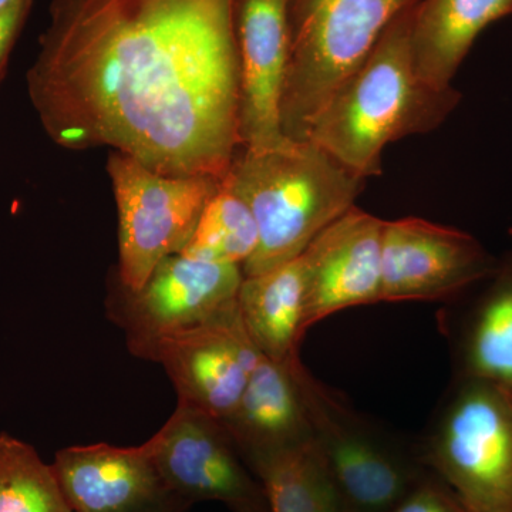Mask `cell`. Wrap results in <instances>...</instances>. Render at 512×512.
<instances>
[{
	"instance_id": "obj_1",
	"label": "cell",
	"mask_w": 512,
	"mask_h": 512,
	"mask_svg": "<svg viewBox=\"0 0 512 512\" xmlns=\"http://www.w3.org/2000/svg\"><path fill=\"white\" fill-rule=\"evenodd\" d=\"M26 83L47 136L224 180L239 150L235 0H52Z\"/></svg>"
},
{
	"instance_id": "obj_2",
	"label": "cell",
	"mask_w": 512,
	"mask_h": 512,
	"mask_svg": "<svg viewBox=\"0 0 512 512\" xmlns=\"http://www.w3.org/2000/svg\"><path fill=\"white\" fill-rule=\"evenodd\" d=\"M417 5L393 20L365 62L320 111L309 134L308 141L366 180L382 173L384 148L436 130L460 103L456 87L437 89L417 73Z\"/></svg>"
},
{
	"instance_id": "obj_3",
	"label": "cell",
	"mask_w": 512,
	"mask_h": 512,
	"mask_svg": "<svg viewBox=\"0 0 512 512\" xmlns=\"http://www.w3.org/2000/svg\"><path fill=\"white\" fill-rule=\"evenodd\" d=\"M366 181L312 141L288 140L268 150L239 148L224 183L247 202L259 232L258 248L242 266L244 276L299 258L355 205Z\"/></svg>"
},
{
	"instance_id": "obj_4",
	"label": "cell",
	"mask_w": 512,
	"mask_h": 512,
	"mask_svg": "<svg viewBox=\"0 0 512 512\" xmlns=\"http://www.w3.org/2000/svg\"><path fill=\"white\" fill-rule=\"evenodd\" d=\"M420 0H291V56L281 124L284 136L308 141L333 94L359 69L380 37Z\"/></svg>"
},
{
	"instance_id": "obj_5",
	"label": "cell",
	"mask_w": 512,
	"mask_h": 512,
	"mask_svg": "<svg viewBox=\"0 0 512 512\" xmlns=\"http://www.w3.org/2000/svg\"><path fill=\"white\" fill-rule=\"evenodd\" d=\"M420 460L470 512H512V392L456 377Z\"/></svg>"
},
{
	"instance_id": "obj_6",
	"label": "cell",
	"mask_w": 512,
	"mask_h": 512,
	"mask_svg": "<svg viewBox=\"0 0 512 512\" xmlns=\"http://www.w3.org/2000/svg\"><path fill=\"white\" fill-rule=\"evenodd\" d=\"M107 173L119 212L121 286L138 292L164 258L183 251L222 180L160 174L116 150Z\"/></svg>"
},
{
	"instance_id": "obj_7",
	"label": "cell",
	"mask_w": 512,
	"mask_h": 512,
	"mask_svg": "<svg viewBox=\"0 0 512 512\" xmlns=\"http://www.w3.org/2000/svg\"><path fill=\"white\" fill-rule=\"evenodd\" d=\"M291 367L313 437L346 511H392L420 481L402 446L318 382L299 356L291 360Z\"/></svg>"
},
{
	"instance_id": "obj_8",
	"label": "cell",
	"mask_w": 512,
	"mask_h": 512,
	"mask_svg": "<svg viewBox=\"0 0 512 512\" xmlns=\"http://www.w3.org/2000/svg\"><path fill=\"white\" fill-rule=\"evenodd\" d=\"M160 363L178 393V403L212 419L234 412L262 353L252 343L238 309L205 325L128 346Z\"/></svg>"
},
{
	"instance_id": "obj_9",
	"label": "cell",
	"mask_w": 512,
	"mask_h": 512,
	"mask_svg": "<svg viewBox=\"0 0 512 512\" xmlns=\"http://www.w3.org/2000/svg\"><path fill=\"white\" fill-rule=\"evenodd\" d=\"M144 446L165 487L185 504L214 500L234 512H269L264 490L242 467L234 441L208 414L178 403Z\"/></svg>"
},
{
	"instance_id": "obj_10",
	"label": "cell",
	"mask_w": 512,
	"mask_h": 512,
	"mask_svg": "<svg viewBox=\"0 0 512 512\" xmlns=\"http://www.w3.org/2000/svg\"><path fill=\"white\" fill-rule=\"evenodd\" d=\"M497 261L460 229L416 217L386 221L382 302L456 301L484 281Z\"/></svg>"
},
{
	"instance_id": "obj_11",
	"label": "cell",
	"mask_w": 512,
	"mask_h": 512,
	"mask_svg": "<svg viewBox=\"0 0 512 512\" xmlns=\"http://www.w3.org/2000/svg\"><path fill=\"white\" fill-rule=\"evenodd\" d=\"M242 266L167 256L138 292H127L114 320L127 333L128 346L205 325L238 309Z\"/></svg>"
},
{
	"instance_id": "obj_12",
	"label": "cell",
	"mask_w": 512,
	"mask_h": 512,
	"mask_svg": "<svg viewBox=\"0 0 512 512\" xmlns=\"http://www.w3.org/2000/svg\"><path fill=\"white\" fill-rule=\"evenodd\" d=\"M291 0H235L239 57V148L285 144L281 124L289 56Z\"/></svg>"
},
{
	"instance_id": "obj_13",
	"label": "cell",
	"mask_w": 512,
	"mask_h": 512,
	"mask_svg": "<svg viewBox=\"0 0 512 512\" xmlns=\"http://www.w3.org/2000/svg\"><path fill=\"white\" fill-rule=\"evenodd\" d=\"M384 224L353 205L303 251L308 329L333 313L382 302Z\"/></svg>"
},
{
	"instance_id": "obj_14",
	"label": "cell",
	"mask_w": 512,
	"mask_h": 512,
	"mask_svg": "<svg viewBox=\"0 0 512 512\" xmlns=\"http://www.w3.org/2000/svg\"><path fill=\"white\" fill-rule=\"evenodd\" d=\"M52 466L74 512H133L180 500L165 487L144 444L66 447Z\"/></svg>"
},
{
	"instance_id": "obj_15",
	"label": "cell",
	"mask_w": 512,
	"mask_h": 512,
	"mask_svg": "<svg viewBox=\"0 0 512 512\" xmlns=\"http://www.w3.org/2000/svg\"><path fill=\"white\" fill-rule=\"evenodd\" d=\"M474 289L447 326L456 377L512 392V251Z\"/></svg>"
},
{
	"instance_id": "obj_16",
	"label": "cell",
	"mask_w": 512,
	"mask_h": 512,
	"mask_svg": "<svg viewBox=\"0 0 512 512\" xmlns=\"http://www.w3.org/2000/svg\"><path fill=\"white\" fill-rule=\"evenodd\" d=\"M291 360L262 355L234 412L218 420L245 460L315 439Z\"/></svg>"
},
{
	"instance_id": "obj_17",
	"label": "cell",
	"mask_w": 512,
	"mask_h": 512,
	"mask_svg": "<svg viewBox=\"0 0 512 512\" xmlns=\"http://www.w3.org/2000/svg\"><path fill=\"white\" fill-rule=\"evenodd\" d=\"M512 16V0H420L413 26L417 73L437 89L453 79L477 37Z\"/></svg>"
},
{
	"instance_id": "obj_18",
	"label": "cell",
	"mask_w": 512,
	"mask_h": 512,
	"mask_svg": "<svg viewBox=\"0 0 512 512\" xmlns=\"http://www.w3.org/2000/svg\"><path fill=\"white\" fill-rule=\"evenodd\" d=\"M238 312L262 355L285 363L299 356L306 326V284L301 256L264 274L245 276Z\"/></svg>"
},
{
	"instance_id": "obj_19",
	"label": "cell",
	"mask_w": 512,
	"mask_h": 512,
	"mask_svg": "<svg viewBox=\"0 0 512 512\" xmlns=\"http://www.w3.org/2000/svg\"><path fill=\"white\" fill-rule=\"evenodd\" d=\"M269 512H348L315 439L248 458Z\"/></svg>"
},
{
	"instance_id": "obj_20",
	"label": "cell",
	"mask_w": 512,
	"mask_h": 512,
	"mask_svg": "<svg viewBox=\"0 0 512 512\" xmlns=\"http://www.w3.org/2000/svg\"><path fill=\"white\" fill-rule=\"evenodd\" d=\"M258 244V225L251 208L222 180L180 254L244 266Z\"/></svg>"
},
{
	"instance_id": "obj_21",
	"label": "cell",
	"mask_w": 512,
	"mask_h": 512,
	"mask_svg": "<svg viewBox=\"0 0 512 512\" xmlns=\"http://www.w3.org/2000/svg\"><path fill=\"white\" fill-rule=\"evenodd\" d=\"M0 512H74L35 447L0 434Z\"/></svg>"
},
{
	"instance_id": "obj_22",
	"label": "cell",
	"mask_w": 512,
	"mask_h": 512,
	"mask_svg": "<svg viewBox=\"0 0 512 512\" xmlns=\"http://www.w3.org/2000/svg\"><path fill=\"white\" fill-rule=\"evenodd\" d=\"M390 512H470L450 488L419 481Z\"/></svg>"
},
{
	"instance_id": "obj_23",
	"label": "cell",
	"mask_w": 512,
	"mask_h": 512,
	"mask_svg": "<svg viewBox=\"0 0 512 512\" xmlns=\"http://www.w3.org/2000/svg\"><path fill=\"white\" fill-rule=\"evenodd\" d=\"M30 10L19 9L0 13V84L8 72L13 46L22 32Z\"/></svg>"
},
{
	"instance_id": "obj_24",
	"label": "cell",
	"mask_w": 512,
	"mask_h": 512,
	"mask_svg": "<svg viewBox=\"0 0 512 512\" xmlns=\"http://www.w3.org/2000/svg\"><path fill=\"white\" fill-rule=\"evenodd\" d=\"M184 501L173 500L168 503L157 505V507L146 508V510L133 511V512H181L185 507Z\"/></svg>"
},
{
	"instance_id": "obj_25",
	"label": "cell",
	"mask_w": 512,
	"mask_h": 512,
	"mask_svg": "<svg viewBox=\"0 0 512 512\" xmlns=\"http://www.w3.org/2000/svg\"><path fill=\"white\" fill-rule=\"evenodd\" d=\"M33 0H0V13L32 8Z\"/></svg>"
}]
</instances>
